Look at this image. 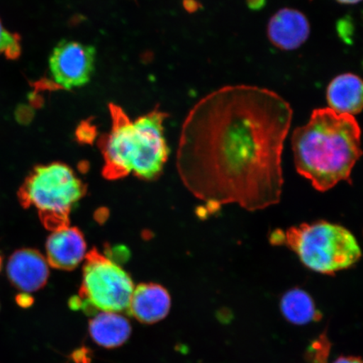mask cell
I'll list each match as a JSON object with an SVG mask.
<instances>
[{"label":"cell","instance_id":"cell-1","mask_svg":"<svg viewBox=\"0 0 363 363\" xmlns=\"http://www.w3.org/2000/svg\"><path fill=\"white\" fill-rule=\"evenodd\" d=\"M293 120L274 91L229 85L203 98L186 118L178 152L182 180L201 201L248 211L279 203L282 154Z\"/></svg>","mask_w":363,"mask_h":363},{"label":"cell","instance_id":"cell-2","mask_svg":"<svg viewBox=\"0 0 363 363\" xmlns=\"http://www.w3.org/2000/svg\"><path fill=\"white\" fill-rule=\"evenodd\" d=\"M292 148L298 174L325 192L340 182L352 184L353 167L362 154L360 126L352 116L317 108L306 125L294 130Z\"/></svg>","mask_w":363,"mask_h":363},{"label":"cell","instance_id":"cell-3","mask_svg":"<svg viewBox=\"0 0 363 363\" xmlns=\"http://www.w3.org/2000/svg\"><path fill=\"white\" fill-rule=\"evenodd\" d=\"M110 111L111 130L99 142L103 175L110 180L130 174L144 180L157 179L169 154L163 126L167 113L156 108L131 121L116 104H110Z\"/></svg>","mask_w":363,"mask_h":363},{"label":"cell","instance_id":"cell-4","mask_svg":"<svg viewBox=\"0 0 363 363\" xmlns=\"http://www.w3.org/2000/svg\"><path fill=\"white\" fill-rule=\"evenodd\" d=\"M270 242L288 247L307 269L326 275L350 269L362 257L359 244L350 230L324 220L286 231L275 230Z\"/></svg>","mask_w":363,"mask_h":363},{"label":"cell","instance_id":"cell-5","mask_svg":"<svg viewBox=\"0 0 363 363\" xmlns=\"http://www.w3.org/2000/svg\"><path fill=\"white\" fill-rule=\"evenodd\" d=\"M87 187L70 167L60 162L35 167L21 186L18 198L26 208L38 210L45 228L54 231L69 225L74 204Z\"/></svg>","mask_w":363,"mask_h":363},{"label":"cell","instance_id":"cell-6","mask_svg":"<svg viewBox=\"0 0 363 363\" xmlns=\"http://www.w3.org/2000/svg\"><path fill=\"white\" fill-rule=\"evenodd\" d=\"M134 289L126 272L94 249L85 257L79 302L72 303L74 307L120 313L128 310Z\"/></svg>","mask_w":363,"mask_h":363},{"label":"cell","instance_id":"cell-7","mask_svg":"<svg viewBox=\"0 0 363 363\" xmlns=\"http://www.w3.org/2000/svg\"><path fill=\"white\" fill-rule=\"evenodd\" d=\"M96 50L93 45L63 40L49 57V71L54 84L70 90L87 84L94 72Z\"/></svg>","mask_w":363,"mask_h":363},{"label":"cell","instance_id":"cell-8","mask_svg":"<svg viewBox=\"0 0 363 363\" xmlns=\"http://www.w3.org/2000/svg\"><path fill=\"white\" fill-rule=\"evenodd\" d=\"M49 274L47 258L35 249L18 250L9 259L8 279L13 287L26 294L43 289L48 283Z\"/></svg>","mask_w":363,"mask_h":363},{"label":"cell","instance_id":"cell-9","mask_svg":"<svg viewBox=\"0 0 363 363\" xmlns=\"http://www.w3.org/2000/svg\"><path fill=\"white\" fill-rule=\"evenodd\" d=\"M45 250L49 266L60 270L76 269L87 255V245L83 233L70 225L52 231Z\"/></svg>","mask_w":363,"mask_h":363},{"label":"cell","instance_id":"cell-10","mask_svg":"<svg viewBox=\"0 0 363 363\" xmlns=\"http://www.w3.org/2000/svg\"><path fill=\"white\" fill-rule=\"evenodd\" d=\"M310 34L311 26L306 16L294 9L284 8L275 13L267 26L270 42L284 51L301 48Z\"/></svg>","mask_w":363,"mask_h":363},{"label":"cell","instance_id":"cell-11","mask_svg":"<svg viewBox=\"0 0 363 363\" xmlns=\"http://www.w3.org/2000/svg\"><path fill=\"white\" fill-rule=\"evenodd\" d=\"M171 297L165 288L157 284H142L134 289L128 311L144 324H154L169 315Z\"/></svg>","mask_w":363,"mask_h":363},{"label":"cell","instance_id":"cell-12","mask_svg":"<svg viewBox=\"0 0 363 363\" xmlns=\"http://www.w3.org/2000/svg\"><path fill=\"white\" fill-rule=\"evenodd\" d=\"M362 79L355 74L335 77L326 91L330 108L345 115H357L362 110Z\"/></svg>","mask_w":363,"mask_h":363},{"label":"cell","instance_id":"cell-13","mask_svg":"<svg viewBox=\"0 0 363 363\" xmlns=\"http://www.w3.org/2000/svg\"><path fill=\"white\" fill-rule=\"evenodd\" d=\"M89 331L99 346L111 349L121 347L129 339L131 326L119 313L101 312L90 320Z\"/></svg>","mask_w":363,"mask_h":363},{"label":"cell","instance_id":"cell-14","mask_svg":"<svg viewBox=\"0 0 363 363\" xmlns=\"http://www.w3.org/2000/svg\"><path fill=\"white\" fill-rule=\"evenodd\" d=\"M280 308L285 319L294 325H306L321 318L311 295L301 289L289 290L281 299Z\"/></svg>","mask_w":363,"mask_h":363},{"label":"cell","instance_id":"cell-15","mask_svg":"<svg viewBox=\"0 0 363 363\" xmlns=\"http://www.w3.org/2000/svg\"><path fill=\"white\" fill-rule=\"evenodd\" d=\"M21 35L4 29L0 20V55H4L8 60H16L21 54Z\"/></svg>","mask_w":363,"mask_h":363},{"label":"cell","instance_id":"cell-16","mask_svg":"<svg viewBox=\"0 0 363 363\" xmlns=\"http://www.w3.org/2000/svg\"><path fill=\"white\" fill-rule=\"evenodd\" d=\"M334 363H362L360 358L354 357H342L338 358Z\"/></svg>","mask_w":363,"mask_h":363},{"label":"cell","instance_id":"cell-17","mask_svg":"<svg viewBox=\"0 0 363 363\" xmlns=\"http://www.w3.org/2000/svg\"><path fill=\"white\" fill-rule=\"evenodd\" d=\"M29 297L25 294H21L17 298V303H19L21 306L27 307L29 306L30 302L28 301Z\"/></svg>","mask_w":363,"mask_h":363},{"label":"cell","instance_id":"cell-18","mask_svg":"<svg viewBox=\"0 0 363 363\" xmlns=\"http://www.w3.org/2000/svg\"><path fill=\"white\" fill-rule=\"evenodd\" d=\"M337 1L344 4H356L361 2V0H337Z\"/></svg>","mask_w":363,"mask_h":363},{"label":"cell","instance_id":"cell-19","mask_svg":"<svg viewBox=\"0 0 363 363\" xmlns=\"http://www.w3.org/2000/svg\"><path fill=\"white\" fill-rule=\"evenodd\" d=\"M1 267H2V257H1V256H0V271H1Z\"/></svg>","mask_w":363,"mask_h":363}]
</instances>
